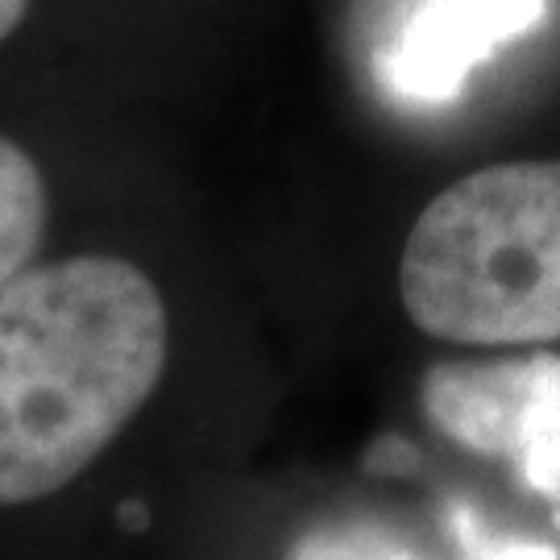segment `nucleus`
Returning <instances> with one entry per match:
<instances>
[{
	"mask_svg": "<svg viewBox=\"0 0 560 560\" xmlns=\"http://www.w3.org/2000/svg\"><path fill=\"white\" fill-rule=\"evenodd\" d=\"M154 279L113 254L25 266L0 287V506L59 494L117 441L166 370Z\"/></svg>",
	"mask_w": 560,
	"mask_h": 560,
	"instance_id": "nucleus-1",
	"label": "nucleus"
},
{
	"mask_svg": "<svg viewBox=\"0 0 560 560\" xmlns=\"http://www.w3.org/2000/svg\"><path fill=\"white\" fill-rule=\"evenodd\" d=\"M399 300L436 340H560V159L499 162L428 200L399 258Z\"/></svg>",
	"mask_w": 560,
	"mask_h": 560,
	"instance_id": "nucleus-2",
	"label": "nucleus"
},
{
	"mask_svg": "<svg viewBox=\"0 0 560 560\" xmlns=\"http://www.w3.org/2000/svg\"><path fill=\"white\" fill-rule=\"evenodd\" d=\"M420 399L453 444L511 460L532 490L560 499V353L441 361Z\"/></svg>",
	"mask_w": 560,
	"mask_h": 560,
	"instance_id": "nucleus-3",
	"label": "nucleus"
},
{
	"mask_svg": "<svg viewBox=\"0 0 560 560\" xmlns=\"http://www.w3.org/2000/svg\"><path fill=\"white\" fill-rule=\"evenodd\" d=\"M548 0H395L374 42V71L407 104H448L502 46L527 38Z\"/></svg>",
	"mask_w": 560,
	"mask_h": 560,
	"instance_id": "nucleus-4",
	"label": "nucleus"
},
{
	"mask_svg": "<svg viewBox=\"0 0 560 560\" xmlns=\"http://www.w3.org/2000/svg\"><path fill=\"white\" fill-rule=\"evenodd\" d=\"M50 221V191L38 162L18 141L0 138V287L34 261Z\"/></svg>",
	"mask_w": 560,
	"mask_h": 560,
	"instance_id": "nucleus-5",
	"label": "nucleus"
},
{
	"mask_svg": "<svg viewBox=\"0 0 560 560\" xmlns=\"http://www.w3.org/2000/svg\"><path fill=\"white\" fill-rule=\"evenodd\" d=\"M287 560H428L402 536L374 520H328L307 527L287 548Z\"/></svg>",
	"mask_w": 560,
	"mask_h": 560,
	"instance_id": "nucleus-6",
	"label": "nucleus"
},
{
	"mask_svg": "<svg viewBox=\"0 0 560 560\" xmlns=\"http://www.w3.org/2000/svg\"><path fill=\"white\" fill-rule=\"evenodd\" d=\"M25 9H30V0H0V42L18 30L21 18H25Z\"/></svg>",
	"mask_w": 560,
	"mask_h": 560,
	"instance_id": "nucleus-7",
	"label": "nucleus"
}]
</instances>
